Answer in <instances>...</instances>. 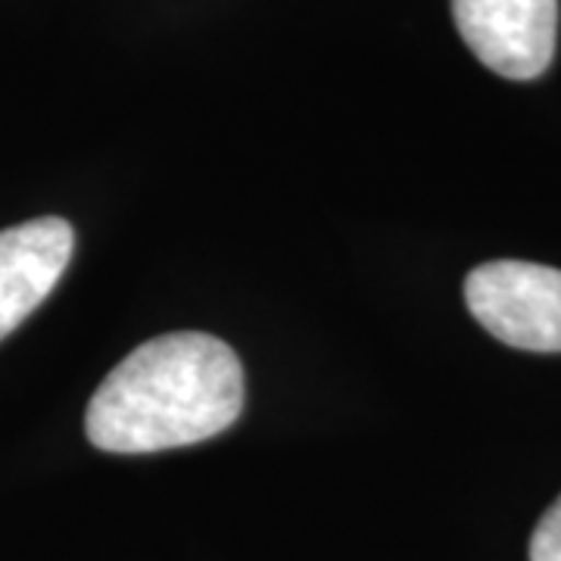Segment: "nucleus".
<instances>
[{
    "instance_id": "1",
    "label": "nucleus",
    "mask_w": 561,
    "mask_h": 561,
    "mask_svg": "<svg viewBox=\"0 0 561 561\" xmlns=\"http://www.w3.org/2000/svg\"><path fill=\"white\" fill-rule=\"evenodd\" d=\"M243 412L238 353L203 331L140 343L103 378L84 431L103 453L144 456L209 440Z\"/></svg>"
},
{
    "instance_id": "2",
    "label": "nucleus",
    "mask_w": 561,
    "mask_h": 561,
    "mask_svg": "<svg viewBox=\"0 0 561 561\" xmlns=\"http://www.w3.org/2000/svg\"><path fill=\"white\" fill-rule=\"evenodd\" d=\"M465 302L496 341L527 353H561V268L483 262L465 278Z\"/></svg>"
},
{
    "instance_id": "3",
    "label": "nucleus",
    "mask_w": 561,
    "mask_h": 561,
    "mask_svg": "<svg viewBox=\"0 0 561 561\" xmlns=\"http://www.w3.org/2000/svg\"><path fill=\"white\" fill-rule=\"evenodd\" d=\"M453 16L471 54L502 79H537L556 57L559 0H453Z\"/></svg>"
},
{
    "instance_id": "4",
    "label": "nucleus",
    "mask_w": 561,
    "mask_h": 561,
    "mask_svg": "<svg viewBox=\"0 0 561 561\" xmlns=\"http://www.w3.org/2000/svg\"><path fill=\"white\" fill-rule=\"evenodd\" d=\"M72 225L57 216L0 231V341L50 297L72 260Z\"/></svg>"
},
{
    "instance_id": "5",
    "label": "nucleus",
    "mask_w": 561,
    "mask_h": 561,
    "mask_svg": "<svg viewBox=\"0 0 561 561\" xmlns=\"http://www.w3.org/2000/svg\"><path fill=\"white\" fill-rule=\"evenodd\" d=\"M530 561H561V496L549 505L530 537Z\"/></svg>"
}]
</instances>
